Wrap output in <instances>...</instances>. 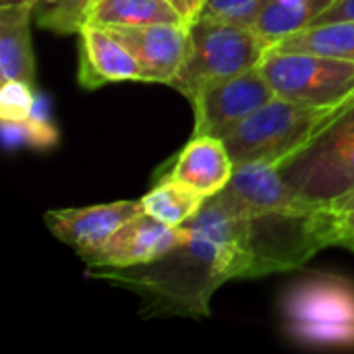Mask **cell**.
Segmentation results:
<instances>
[{
  "label": "cell",
  "instance_id": "1",
  "mask_svg": "<svg viewBox=\"0 0 354 354\" xmlns=\"http://www.w3.org/2000/svg\"><path fill=\"white\" fill-rule=\"evenodd\" d=\"M187 241L162 259L131 268L89 272L143 297L149 315H209L212 295L228 280L253 278V224L212 197L187 222Z\"/></svg>",
  "mask_w": 354,
  "mask_h": 354
},
{
  "label": "cell",
  "instance_id": "2",
  "mask_svg": "<svg viewBox=\"0 0 354 354\" xmlns=\"http://www.w3.org/2000/svg\"><path fill=\"white\" fill-rule=\"evenodd\" d=\"M354 100L336 106H311L274 97L222 137L232 164L270 162L278 166L288 156L307 147Z\"/></svg>",
  "mask_w": 354,
  "mask_h": 354
},
{
  "label": "cell",
  "instance_id": "3",
  "mask_svg": "<svg viewBox=\"0 0 354 354\" xmlns=\"http://www.w3.org/2000/svg\"><path fill=\"white\" fill-rule=\"evenodd\" d=\"M187 54L168 85L191 102L205 85L257 66L268 50L253 29L205 12L187 25Z\"/></svg>",
  "mask_w": 354,
  "mask_h": 354
},
{
  "label": "cell",
  "instance_id": "4",
  "mask_svg": "<svg viewBox=\"0 0 354 354\" xmlns=\"http://www.w3.org/2000/svg\"><path fill=\"white\" fill-rule=\"evenodd\" d=\"M282 317L299 344L354 348V282L330 274L303 278L284 295Z\"/></svg>",
  "mask_w": 354,
  "mask_h": 354
},
{
  "label": "cell",
  "instance_id": "5",
  "mask_svg": "<svg viewBox=\"0 0 354 354\" xmlns=\"http://www.w3.org/2000/svg\"><path fill=\"white\" fill-rule=\"evenodd\" d=\"M305 199L328 205L354 191V104L307 147L278 164Z\"/></svg>",
  "mask_w": 354,
  "mask_h": 354
},
{
  "label": "cell",
  "instance_id": "6",
  "mask_svg": "<svg viewBox=\"0 0 354 354\" xmlns=\"http://www.w3.org/2000/svg\"><path fill=\"white\" fill-rule=\"evenodd\" d=\"M259 68L276 97L282 100L311 106H336L354 100V62L351 60L268 48Z\"/></svg>",
  "mask_w": 354,
  "mask_h": 354
},
{
  "label": "cell",
  "instance_id": "7",
  "mask_svg": "<svg viewBox=\"0 0 354 354\" xmlns=\"http://www.w3.org/2000/svg\"><path fill=\"white\" fill-rule=\"evenodd\" d=\"M220 207L239 218L263 216H305L313 214L317 205L292 189L278 166L270 162H249L234 166L226 187L212 197Z\"/></svg>",
  "mask_w": 354,
  "mask_h": 354
},
{
  "label": "cell",
  "instance_id": "8",
  "mask_svg": "<svg viewBox=\"0 0 354 354\" xmlns=\"http://www.w3.org/2000/svg\"><path fill=\"white\" fill-rule=\"evenodd\" d=\"M274 97L276 93L259 64L234 77L209 83L191 102L195 106L193 137L212 135L222 139Z\"/></svg>",
  "mask_w": 354,
  "mask_h": 354
},
{
  "label": "cell",
  "instance_id": "9",
  "mask_svg": "<svg viewBox=\"0 0 354 354\" xmlns=\"http://www.w3.org/2000/svg\"><path fill=\"white\" fill-rule=\"evenodd\" d=\"M187 241V226H170L149 214H139L120 226L104 245L81 259L89 268H131L162 259Z\"/></svg>",
  "mask_w": 354,
  "mask_h": 354
},
{
  "label": "cell",
  "instance_id": "10",
  "mask_svg": "<svg viewBox=\"0 0 354 354\" xmlns=\"http://www.w3.org/2000/svg\"><path fill=\"white\" fill-rule=\"evenodd\" d=\"M139 201H114L91 207L52 209L44 216L48 230L64 245L73 247L79 257L104 245L120 226L143 214Z\"/></svg>",
  "mask_w": 354,
  "mask_h": 354
},
{
  "label": "cell",
  "instance_id": "11",
  "mask_svg": "<svg viewBox=\"0 0 354 354\" xmlns=\"http://www.w3.org/2000/svg\"><path fill=\"white\" fill-rule=\"evenodd\" d=\"M108 29L141 64L145 81L170 83L187 54V25H137L104 27Z\"/></svg>",
  "mask_w": 354,
  "mask_h": 354
},
{
  "label": "cell",
  "instance_id": "12",
  "mask_svg": "<svg viewBox=\"0 0 354 354\" xmlns=\"http://www.w3.org/2000/svg\"><path fill=\"white\" fill-rule=\"evenodd\" d=\"M79 83L95 89L112 81H145L137 58L104 27L85 23L79 31Z\"/></svg>",
  "mask_w": 354,
  "mask_h": 354
},
{
  "label": "cell",
  "instance_id": "13",
  "mask_svg": "<svg viewBox=\"0 0 354 354\" xmlns=\"http://www.w3.org/2000/svg\"><path fill=\"white\" fill-rule=\"evenodd\" d=\"M234 172L232 158L222 139L212 135L193 137L176 158L170 174L205 197L220 193Z\"/></svg>",
  "mask_w": 354,
  "mask_h": 354
},
{
  "label": "cell",
  "instance_id": "14",
  "mask_svg": "<svg viewBox=\"0 0 354 354\" xmlns=\"http://www.w3.org/2000/svg\"><path fill=\"white\" fill-rule=\"evenodd\" d=\"M31 6L0 8V75L2 81L33 85L35 60L31 50Z\"/></svg>",
  "mask_w": 354,
  "mask_h": 354
},
{
  "label": "cell",
  "instance_id": "15",
  "mask_svg": "<svg viewBox=\"0 0 354 354\" xmlns=\"http://www.w3.org/2000/svg\"><path fill=\"white\" fill-rule=\"evenodd\" d=\"M334 2L336 0H268L251 29L272 48L286 35L311 27Z\"/></svg>",
  "mask_w": 354,
  "mask_h": 354
},
{
  "label": "cell",
  "instance_id": "16",
  "mask_svg": "<svg viewBox=\"0 0 354 354\" xmlns=\"http://www.w3.org/2000/svg\"><path fill=\"white\" fill-rule=\"evenodd\" d=\"M89 25L137 27V25H185L168 0H95L87 12Z\"/></svg>",
  "mask_w": 354,
  "mask_h": 354
},
{
  "label": "cell",
  "instance_id": "17",
  "mask_svg": "<svg viewBox=\"0 0 354 354\" xmlns=\"http://www.w3.org/2000/svg\"><path fill=\"white\" fill-rule=\"evenodd\" d=\"M272 50L280 52H307L354 62V21H338L313 25L280 39Z\"/></svg>",
  "mask_w": 354,
  "mask_h": 354
},
{
  "label": "cell",
  "instance_id": "18",
  "mask_svg": "<svg viewBox=\"0 0 354 354\" xmlns=\"http://www.w3.org/2000/svg\"><path fill=\"white\" fill-rule=\"evenodd\" d=\"M209 197L197 193L189 185L166 176L160 185H156L143 199L145 214L170 224V226H183L187 224L207 201Z\"/></svg>",
  "mask_w": 354,
  "mask_h": 354
},
{
  "label": "cell",
  "instance_id": "19",
  "mask_svg": "<svg viewBox=\"0 0 354 354\" xmlns=\"http://www.w3.org/2000/svg\"><path fill=\"white\" fill-rule=\"evenodd\" d=\"M95 0H33V21L54 33H79Z\"/></svg>",
  "mask_w": 354,
  "mask_h": 354
},
{
  "label": "cell",
  "instance_id": "20",
  "mask_svg": "<svg viewBox=\"0 0 354 354\" xmlns=\"http://www.w3.org/2000/svg\"><path fill=\"white\" fill-rule=\"evenodd\" d=\"M2 127H4V139L8 145L29 143L33 147H50L58 139L54 127L46 118V110L39 104V100H35V108H33L29 118L19 120V122H4L2 120Z\"/></svg>",
  "mask_w": 354,
  "mask_h": 354
},
{
  "label": "cell",
  "instance_id": "21",
  "mask_svg": "<svg viewBox=\"0 0 354 354\" xmlns=\"http://www.w3.org/2000/svg\"><path fill=\"white\" fill-rule=\"evenodd\" d=\"M317 230L326 247H351L354 249V209L353 212H332L319 207L315 212Z\"/></svg>",
  "mask_w": 354,
  "mask_h": 354
},
{
  "label": "cell",
  "instance_id": "22",
  "mask_svg": "<svg viewBox=\"0 0 354 354\" xmlns=\"http://www.w3.org/2000/svg\"><path fill=\"white\" fill-rule=\"evenodd\" d=\"M35 95L29 83L2 81L0 89V118L4 122H19L31 116L35 108Z\"/></svg>",
  "mask_w": 354,
  "mask_h": 354
},
{
  "label": "cell",
  "instance_id": "23",
  "mask_svg": "<svg viewBox=\"0 0 354 354\" xmlns=\"http://www.w3.org/2000/svg\"><path fill=\"white\" fill-rule=\"evenodd\" d=\"M266 2L268 0H205L203 12L251 29Z\"/></svg>",
  "mask_w": 354,
  "mask_h": 354
},
{
  "label": "cell",
  "instance_id": "24",
  "mask_svg": "<svg viewBox=\"0 0 354 354\" xmlns=\"http://www.w3.org/2000/svg\"><path fill=\"white\" fill-rule=\"evenodd\" d=\"M338 21H354V0H336L328 10H324L313 21V25H326V23H338Z\"/></svg>",
  "mask_w": 354,
  "mask_h": 354
},
{
  "label": "cell",
  "instance_id": "25",
  "mask_svg": "<svg viewBox=\"0 0 354 354\" xmlns=\"http://www.w3.org/2000/svg\"><path fill=\"white\" fill-rule=\"evenodd\" d=\"M168 2L180 15V19L185 21V25H189L191 21H195L203 12V6H205V0H168Z\"/></svg>",
  "mask_w": 354,
  "mask_h": 354
},
{
  "label": "cell",
  "instance_id": "26",
  "mask_svg": "<svg viewBox=\"0 0 354 354\" xmlns=\"http://www.w3.org/2000/svg\"><path fill=\"white\" fill-rule=\"evenodd\" d=\"M324 207H328V209H332V212H353L354 191L346 193V195H342V197H338L336 201H332V203H328V205H324Z\"/></svg>",
  "mask_w": 354,
  "mask_h": 354
},
{
  "label": "cell",
  "instance_id": "27",
  "mask_svg": "<svg viewBox=\"0 0 354 354\" xmlns=\"http://www.w3.org/2000/svg\"><path fill=\"white\" fill-rule=\"evenodd\" d=\"M33 0H0V8L4 6H31Z\"/></svg>",
  "mask_w": 354,
  "mask_h": 354
}]
</instances>
